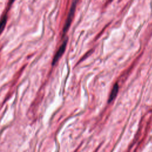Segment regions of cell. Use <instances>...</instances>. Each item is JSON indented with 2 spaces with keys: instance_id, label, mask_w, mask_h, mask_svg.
I'll list each match as a JSON object with an SVG mask.
<instances>
[{
  "instance_id": "obj_4",
  "label": "cell",
  "mask_w": 152,
  "mask_h": 152,
  "mask_svg": "<svg viewBox=\"0 0 152 152\" xmlns=\"http://www.w3.org/2000/svg\"><path fill=\"white\" fill-rule=\"evenodd\" d=\"M7 14H5L3 15V17L1 18V19L0 20V34L3 31V30L5 27V24L7 22Z\"/></svg>"
},
{
  "instance_id": "obj_1",
  "label": "cell",
  "mask_w": 152,
  "mask_h": 152,
  "mask_svg": "<svg viewBox=\"0 0 152 152\" xmlns=\"http://www.w3.org/2000/svg\"><path fill=\"white\" fill-rule=\"evenodd\" d=\"M77 1H73L71 7V8L69 10L68 17L66 18L64 28H63V34H65V33L67 31V30H68V28L70 26V24L71 23V21L72 20V18L74 17V13H75V8H76V4H77Z\"/></svg>"
},
{
  "instance_id": "obj_3",
  "label": "cell",
  "mask_w": 152,
  "mask_h": 152,
  "mask_svg": "<svg viewBox=\"0 0 152 152\" xmlns=\"http://www.w3.org/2000/svg\"><path fill=\"white\" fill-rule=\"evenodd\" d=\"M118 90H119V86L118 83H116L115 84V85L113 86L111 93L110 94V96L109 98V102H111L112 101H113L114 100V99L116 97L118 93Z\"/></svg>"
},
{
  "instance_id": "obj_2",
  "label": "cell",
  "mask_w": 152,
  "mask_h": 152,
  "mask_svg": "<svg viewBox=\"0 0 152 152\" xmlns=\"http://www.w3.org/2000/svg\"><path fill=\"white\" fill-rule=\"evenodd\" d=\"M67 41H68V38L65 37L63 43H62V45H61V46L59 47V49L58 50V51L56 52L55 55L54 56V58L53 59L52 61V65H55L56 62L58 61V59L61 58V56L62 55V54L64 53L65 49H66V43H67Z\"/></svg>"
}]
</instances>
